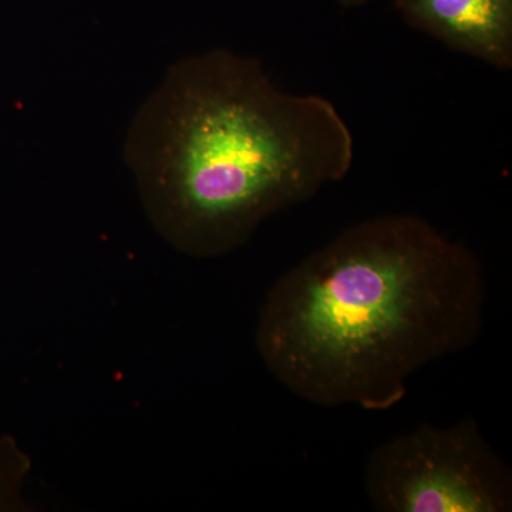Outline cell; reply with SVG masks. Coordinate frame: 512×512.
Here are the masks:
<instances>
[{
	"label": "cell",
	"instance_id": "cell-1",
	"mask_svg": "<svg viewBox=\"0 0 512 512\" xmlns=\"http://www.w3.org/2000/svg\"><path fill=\"white\" fill-rule=\"evenodd\" d=\"M480 261L423 218L359 222L269 289L255 340L271 375L306 402L392 409L421 367L476 342Z\"/></svg>",
	"mask_w": 512,
	"mask_h": 512
},
{
	"label": "cell",
	"instance_id": "cell-3",
	"mask_svg": "<svg viewBox=\"0 0 512 512\" xmlns=\"http://www.w3.org/2000/svg\"><path fill=\"white\" fill-rule=\"evenodd\" d=\"M365 488L382 512H507L512 474L477 421L423 424L380 444L367 458Z\"/></svg>",
	"mask_w": 512,
	"mask_h": 512
},
{
	"label": "cell",
	"instance_id": "cell-2",
	"mask_svg": "<svg viewBox=\"0 0 512 512\" xmlns=\"http://www.w3.org/2000/svg\"><path fill=\"white\" fill-rule=\"evenodd\" d=\"M124 158L158 234L211 259L342 181L355 140L332 101L284 92L255 57L215 49L168 69L128 127Z\"/></svg>",
	"mask_w": 512,
	"mask_h": 512
},
{
	"label": "cell",
	"instance_id": "cell-4",
	"mask_svg": "<svg viewBox=\"0 0 512 512\" xmlns=\"http://www.w3.org/2000/svg\"><path fill=\"white\" fill-rule=\"evenodd\" d=\"M396 9L448 49L512 69V0H396Z\"/></svg>",
	"mask_w": 512,
	"mask_h": 512
},
{
	"label": "cell",
	"instance_id": "cell-6",
	"mask_svg": "<svg viewBox=\"0 0 512 512\" xmlns=\"http://www.w3.org/2000/svg\"><path fill=\"white\" fill-rule=\"evenodd\" d=\"M369 2H373V0H338L340 6L348 9L359 8Z\"/></svg>",
	"mask_w": 512,
	"mask_h": 512
},
{
	"label": "cell",
	"instance_id": "cell-5",
	"mask_svg": "<svg viewBox=\"0 0 512 512\" xmlns=\"http://www.w3.org/2000/svg\"><path fill=\"white\" fill-rule=\"evenodd\" d=\"M32 470V460L10 436H0V512L35 510L25 500L23 487Z\"/></svg>",
	"mask_w": 512,
	"mask_h": 512
}]
</instances>
